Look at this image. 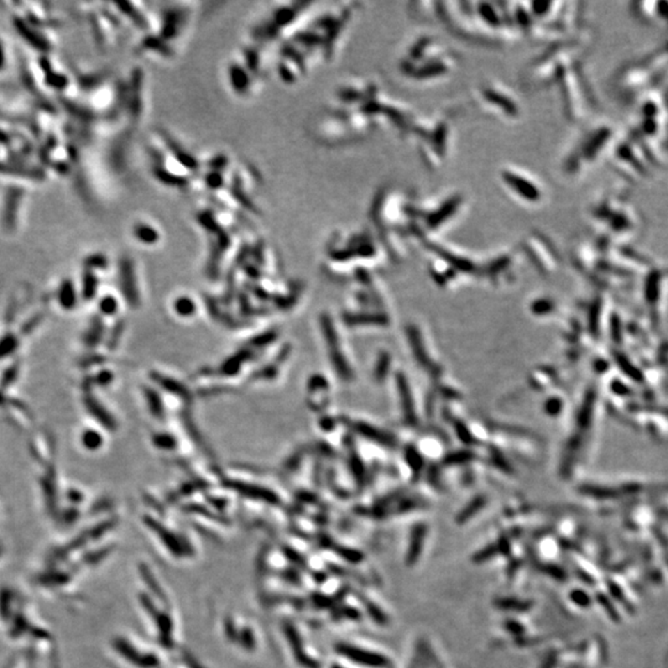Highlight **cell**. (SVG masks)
<instances>
[{
  "label": "cell",
  "instance_id": "6da1fadb",
  "mask_svg": "<svg viewBox=\"0 0 668 668\" xmlns=\"http://www.w3.org/2000/svg\"><path fill=\"white\" fill-rule=\"evenodd\" d=\"M454 65L456 57L445 45L432 38H420L410 45L400 67L407 77L421 82L448 76Z\"/></svg>",
  "mask_w": 668,
  "mask_h": 668
},
{
  "label": "cell",
  "instance_id": "7a4b0ae2",
  "mask_svg": "<svg viewBox=\"0 0 668 668\" xmlns=\"http://www.w3.org/2000/svg\"><path fill=\"white\" fill-rule=\"evenodd\" d=\"M612 139L614 128L612 125L607 122L598 124L588 130V133L583 135L578 144L568 154L563 164V170L569 176H577L588 170V167L599 161L601 156L609 150Z\"/></svg>",
  "mask_w": 668,
  "mask_h": 668
},
{
  "label": "cell",
  "instance_id": "3957f363",
  "mask_svg": "<svg viewBox=\"0 0 668 668\" xmlns=\"http://www.w3.org/2000/svg\"><path fill=\"white\" fill-rule=\"evenodd\" d=\"M591 219L599 228L615 235H629L640 228L637 213L620 197H605L590 209Z\"/></svg>",
  "mask_w": 668,
  "mask_h": 668
},
{
  "label": "cell",
  "instance_id": "277c9868",
  "mask_svg": "<svg viewBox=\"0 0 668 668\" xmlns=\"http://www.w3.org/2000/svg\"><path fill=\"white\" fill-rule=\"evenodd\" d=\"M556 84L561 87L563 106L568 118L573 122L582 120L593 106V98L580 67L577 63L568 67L557 78Z\"/></svg>",
  "mask_w": 668,
  "mask_h": 668
},
{
  "label": "cell",
  "instance_id": "5b68a950",
  "mask_svg": "<svg viewBox=\"0 0 668 668\" xmlns=\"http://www.w3.org/2000/svg\"><path fill=\"white\" fill-rule=\"evenodd\" d=\"M411 133L416 134L420 138V146L427 164L431 166L442 164L450 148L451 129L448 122L442 118H436L423 125L415 122Z\"/></svg>",
  "mask_w": 668,
  "mask_h": 668
},
{
  "label": "cell",
  "instance_id": "8992f818",
  "mask_svg": "<svg viewBox=\"0 0 668 668\" xmlns=\"http://www.w3.org/2000/svg\"><path fill=\"white\" fill-rule=\"evenodd\" d=\"M479 104L480 108L490 113L494 117L502 119H516L521 114V106L511 90L504 84L498 82H488L482 84L478 88Z\"/></svg>",
  "mask_w": 668,
  "mask_h": 668
},
{
  "label": "cell",
  "instance_id": "52a82bcc",
  "mask_svg": "<svg viewBox=\"0 0 668 668\" xmlns=\"http://www.w3.org/2000/svg\"><path fill=\"white\" fill-rule=\"evenodd\" d=\"M500 176L504 186L523 203L537 206L545 200L543 186L539 180H536L531 173L523 171V168L509 165L501 170Z\"/></svg>",
  "mask_w": 668,
  "mask_h": 668
},
{
  "label": "cell",
  "instance_id": "ba28073f",
  "mask_svg": "<svg viewBox=\"0 0 668 668\" xmlns=\"http://www.w3.org/2000/svg\"><path fill=\"white\" fill-rule=\"evenodd\" d=\"M25 197L26 189L20 184H9L4 191L0 208V224L6 233H13L17 230Z\"/></svg>",
  "mask_w": 668,
  "mask_h": 668
},
{
  "label": "cell",
  "instance_id": "9c48e42d",
  "mask_svg": "<svg viewBox=\"0 0 668 668\" xmlns=\"http://www.w3.org/2000/svg\"><path fill=\"white\" fill-rule=\"evenodd\" d=\"M618 87L626 95H637L655 81V71L644 62L628 67L618 74Z\"/></svg>",
  "mask_w": 668,
  "mask_h": 668
},
{
  "label": "cell",
  "instance_id": "30bf717a",
  "mask_svg": "<svg viewBox=\"0 0 668 668\" xmlns=\"http://www.w3.org/2000/svg\"><path fill=\"white\" fill-rule=\"evenodd\" d=\"M13 26L17 36L26 44L33 47V50L39 51L42 54L50 52L51 42L49 39L41 33L39 26L33 25V22L29 20L28 17H20V15H14L13 17Z\"/></svg>",
  "mask_w": 668,
  "mask_h": 668
},
{
  "label": "cell",
  "instance_id": "8fae6325",
  "mask_svg": "<svg viewBox=\"0 0 668 668\" xmlns=\"http://www.w3.org/2000/svg\"><path fill=\"white\" fill-rule=\"evenodd\" d=\"M338 651L348 657L351 661L358 662L364 666H370V667H385L388 665V660L385 657L376 655L374 652L365 651L362 649H358L354 646L340 645L338 647Z\"/></svg>",
  "mask_w": 668,
  "mask_h": 668
},
{
  "label": "cell",
  "instance_id": "7c38bea8",
  "mask_svg": "<svg viewBox=\"0 0 668 668\" xmlns=\"http://www.w3.org/2000/svg\"><path fill=\"white\" fill-rule=\"evenodd\" d=\"M0 176L14 177L17 178V180L38 181V180H41V178L44 177V173H41L38 168L22 166V165H19V164L1 161V160H0Z\"/></svg>",
  "mask_w": 668,
  "mask_h": 668
},
{
  "label": "cell",
  "instance_id": "4fadbf2b",
  "mask_svg": "<svg viewBox=\"0 0 668 668\" xmlns=\"http://www.w3.org/2000/svg\"><path fill=\"white\" fill-rule=\"evenodd\" d=\"M41 68L44 71V82L47 87L55 89L66 88L67 84H68V79H67L66 76L54 71L51 68L50 61L46 57L42 58Z\"/></svg>",
  "mask_w": 668,
  "mask_h": 668
},
{
  "label": "cell",
  "instance_id": "5bb4252c",
  "mask_svg": "<svg viewBox=\"0 0 668 668\" xmlns=\"http://www.w3.org/2000/svg\"><path fill=\"white\" fill-rule=\"evenodd\" d=\"M134 234L136 235V239L146 244H152L159 240V233L156 232L155 227H151L146 223H138L134 228Z\"/></svg>",
  "mask_w": 668,
  "mask_h": 668
},
{
  "label": "cell",
  "instance_id": "9a60e30c",
  "mask_svg": "<svg viewBox=\"0 0 668 668\" xmlns=\"http://www.w3.org/2000/svg\"><path fill=\"white\" fill-rule=\"evenodd\" d=\"M635 13L637 17L640 19H644L646 22H652V20H657V3H653V1H645V3H636L635 4Z\"/></svg>",
  "mask_w": 668,
  "mask_h": 668
},
{
  "label": "cell",
  "instance_id": "2e32d148",
  "mask_svg": "<svg viewBox=\"0 0 668 668\" xmlns=\"http://www.w3.org/2000/svg\"><path fill=\"white\" fill-rule=\"evenodd\" d=\"M423 537H424V531L422 529L416 530V532L413 534V539H412V545L410 546V551H408V562L411 563L416 561L418 553L422 548Z\"/></svg>",
  "mask_w": 668,
  "mask_h": 668
},
{
  "label": "cell",
  "instance_id": "e0dca14e",
  "mask_svg": "<svg viewBox=\"0 0 668 668\" xmlns=\"http://www.w3.org/2000/svg\"><path fill=\"white\" fill-rule=\"evenodd\" d=\"M6 63H8V52L4 42L0 40V72L6 70Z\"/></svg>",
  "mask_w": 668,
  "mask_h": 668
}]
</instances>
